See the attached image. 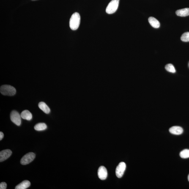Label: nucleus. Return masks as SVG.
<instances>
[{"instance_id":"8","label":"nucleus","mask_w":189,"mask_h":189,"mask_svg":"<svg viewBox=\"0 0 189 189\" xmlns=\"http://www.w3.org/2000/svg\"><path fill=\"white\" fill-rule=\"evenodd\" d=\"M12 154V151L9 149L1 151L0 152V162L4 161L10 157Z\"/></svg>"},{"instance_id":"11","label":"nucleus","mask_w":189,"mask_h":189,"mask_svg":"<svg viewBox=\"0 0 189 189\" xmlns=\"http://www.w3.org/2000/svg\"><path fill=\"white\" fill-rule=\"evenodd\" d=\"M176 15L180 17H186L189 15V8L178 9L176 11Z\"/></svg>"},{"instance_id":"3","label":"nucleus","mask_w":189,"mask_h":189,"mask_svg":"<svg viewBox=\"0 0 189 189\" xmlns=\"http://www.w3.org/2000/svg\"><path fill=\"white\" fill-rule=\"evenodd\" d=\"M119 0H112L108 5L106 9V12L108 14L114 13L119 7Z\"/></svg>"},{"instance_id":"13","label":"nucleus","mask_w":189,"mask_h":189,"mask_svg":"<svg viewBox=\"0 0 189 189\" xmlns=\"http://www.w3.org/2000/svg\"><path fill=\"white\" fill-rule=\"evenodd\" d=\"M149 22L150 24L154 28H158L160 26V22L158 20L156 19L153 17H149Z\"/></svg>"},{"instance_id":"17","label":"nucleus","mask_w":189,"mask_h":189,"mask_svg":"<svg viewBox=\"0 0 189 189\" xmlns=\"http://www.w3.org/2000/svg\"><path fill=\"white\" fill-rule=\"evenodd\" d=\"M165 69L168 71L170 72H172V73H175L176 72V70L175 68L172 64H168L165 66Z\"/></svg>"},{"instance_id":"12","label":"nucleus","mask_w":189,"mask_h":189,"mask_svg":"<svg viewBox=\"0 0 189 189\" xmlns=\"http://www.w3.org/2000/svg\"><path fill=\"white\" fill-rule=\"evenodd\" d=\"M20 115L22 119L28 121L31 120L32 118V114L27 110H25L22 112Z\"/></svg>"},{"instance_id":"21","label":"nucleus","mask_w":189,"mask_h":189,"mask_svg":"<svg viewBox=\"0 0 189 189\" xmlns=\"http://www.w3.org/2000/svg\"><path fill=\"white\" fill-rule=\"evenodd\" d=\"M188 181L189 182V174L188 175Z\"/></svg>"},{"instance_id":"10","label":"nucleus","mask_w":189,"mask_h":189,"mask_svg":"<svg viewBox=\"0 0 189 189\" xmlns=\"http://www.w3.org/2000/svg\"><path fill=\"white\" fill-rule=\"evenodd\" d=\"M31 185L30 182L28 180H24L17 185L15 187V189H26Z\"/></svg>"},{"instance_id":"14","label":"nucleus","mask_w":189,"mask_h":189,"mask_svg":"<svg viewBox=\"0 0 189 189\" xmlns=\"http://www.w3.org/2000/svg\"><path fill=\"white\" fill-rule=\"evenodd\" d=\"M38 106L39 108L42 110L46 114H48L50 112V109L46 105V104L44 102H40L39 103Z\"/></svg>"},{"instance_id":"19","label":"nucleus","mask_w":189,"mask_h":189,"mask_svg":"<svg viewBox=\"0 0 189 189\" xmlns=\"http://www.w3.org/2000/svg\"><path fill=\"white\" fill-rule=\"evenodd\" d=\"M7 184L5 182H1L0 184V189H6L7 188Z\"/></svg>"},{"instance_id":"20","label":"nucleus","mask_w":189,"mask_h":189,"mask_svg":"<svg viewBox=\"0 0 189 189\" xmlns=\"http://www.w3.org/2000/svg\"><path fill=\"white\" fill-rule=\"evenodd\" d=\"M4 134L2 132H0V140H1L3 139V137H4Z\"/></svg>"},{"instance_id":"16","label":"nucleus","mask_w":189,"mask_h":189,"mask_svg":"<svg viewBox=\"0 0 189 189\" xmlns=\"http://www.w3.org/2000/svg\"><path fill=\"white\" fill-rule=\"evenodd\" d=\"M180 156L182 158L186 159L189 158V149H185L181 151Z\"/></svg>"},{"instance_id":"9","label":"nucleus","mask_w":189,"mask_h":189,"mask_svg":"<svg viewBox=\"0 0 189 189\" xmlns=\"http://www.w3.org/2000/svg\"><path fill=\"white\" fill-rule=\"evenodd\" d=\"M170 133L175 135H180L182 133L183 130L179 126H173L169 129Z\"/></svg>"},{"instance_id":"15","label":"nucleus","mask_w":189,"mask_h":189,"mask_svg":"<svg viewBox=\"0 0 189 189\" xmlns=\"http://www.w3.org/2000/svg\"><path fill=\"white\" fill-rule=\"evenodd\" d=\"M47 128L46 124L44 123H39L34 126L35 130L38 131H41L46 130Z\"/></svg>"},{"instance_id":"7","label":"nucleus","mask_w":189,"mask_h":189,"mask_svg":"<svg viewBox=\"0 0 189 189\" xmlns=\"http://www.w3.org/2000/svg\"><path fill=\"white\" fill-rule=\"evenodd\" d=\"M98 175L99 178L101 180L106 179L108 176V172L106 168L103 166L100 167L98 171Z\"/></svg>"},{"instance_id":"18","label":"nucleus","mask_w":189,"mask_h":189,"mask_svg":"<svg viewBox=\"0 0 189 189\" xmlns=\"http://www.w3.org/2000/svg\"><path fill=\"white\" fill-rule=\"evenodd\" d=\"M181 39L184 42H189V32L184 33L181 37Z\"/></svg>"},{"instance_id":"6","label":"nucleus","mask_w":189,"mask_h":189,"mask_svg":"<svg viewBox=\"0 0 189 189\" xmlns=\"http://www.w3.org/2000/svg\"><path fill=\"white\" fill-rule=\"evenodd\" d=\"M126 168V165L125 163L121 162L117 167L116 170V176L118 178H121L123 175Z\"/></svg>"},{"instance_id":"1","label":"nucleus","mask_w":189,"mask_h":189,"mask_svg":"<svg viewBox=\"0 0 189 189\" xmlns=\"http://www.w3.org/2000/svg\"><path fill=\"white\" fill-rule=\"evenodd\" d=\"M80 20L81 17L78 13L75 12L72 14L69 21V26L71 29L72 30L78 29L80 26Z\"/></svg>"},{"instance_id":"4","label":"nucleus","mask_w":189,"mask_h":189,"mask_svg":"<svg viewBox=\"0 0 189 189\" xmlns=\"http://www.w3.org/2000/svg\"><path fill=\"white\" fill-rule=\"evenodd\" d=\"M35 157L36 155L34 153H28L22 158L20 161V163L23 165L28 164L34 160Z\"/></svg>"},{"instance_id":"2","label":"nucleus","mask_w":189,"mask_h":189,"mask_svg":"<svg viewBox=\"0 0 189 189\" xmlns=\"http://www.w3.org/2000/svg\"><path fill=\"white\" fill-rule=\"evenodd\" d=\"M1 93L4 95L12 96L16 93V89L15 88L10 85H4L0 88Z\"/></svg>"},{"instance_id":"5","label":"nucleus","mask_w":189,"mask_h":189,"mask_svg":"<svg viewBox=\"0 0 189 189\" xmlns=\"http://www.w3.org/2000/svg\"><path fill=\"white\" fill-rule=\"evenodd\" d=\"M21 115L17 111H13L11 113V120L17 126L21 125Z\"/></svg>"}]
</instances>
